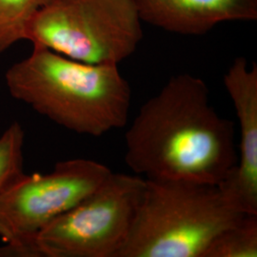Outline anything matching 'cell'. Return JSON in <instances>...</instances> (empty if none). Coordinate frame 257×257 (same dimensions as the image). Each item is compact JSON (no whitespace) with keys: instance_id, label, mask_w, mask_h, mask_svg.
I'll return each instance as SVG.
<instances>
[{"instance_id":"6da1fadb","label":"cell","mask_w":257,"mask_h":257,"mask_svg":"<svg viewBox=\"0 0 257 257\" xmlns=\"http://www.w3.org/2000/svg\"><path fill=\"white\" fill-rule=\"evenodd\" d=\"M125 161L149 180L218 186L237 163L233 122L212 107L202 78L172 76L128 128Z\"/></svg>"},{"instance_id":"7a4b0ae2","label":"cell","mask_w":257,"mask_h":257,"mask_svg":"<svg viewBox=\"0 0 257 257\" xmlns=\"http://www.w3.org/2000/svg\"><path fill=\"white\" fill-rule=\"evenodd\" d=\"M5 82L15 99L79 135L98 138L128 122L132 90L118 65L88 64L34 45Z\"/></svg>"},{"instance_id":"3957f363","label":"cell","mask_w":257,"mask_h":257,"mask_svg":"<svg viewBox=\"0 0 257 257\" xmlns=\"http://www.w3.org/2000/svg\"><path fill=\"white\" fill-rule=\"evenodd\" d=\"M244 215L216 185L146 179L117 257H203L214 238Z\"/></svg>"},{"instance_id":"277c9868","label":"cell","mask_w":257,"mask_h":257,"mask_svg":"<svg viewBox=\"0 0 257 257\" xmlns=\"http://www.w3.org/2000/svg\"><path fill=\"white\" fill-rule=\"evenodd\" d=\"M133 0H55L31 19L26 40L88 64H119L143 37Z\"/></svg>"},{"instance_id":"5b68a950","label":"cell","mask_w":257,"mask_h":257,"mask_svg":"<svg viewBox=\"0 0 257 257\" xmlns=\"http://www.w3.org/2000/svg\"><path fill=\"white\" fill-rule=\"evenodd\" d=\"M111 171L89 159L59 161L45 175H24L0 196V257H40L38 233L92 193Z\"/></svg>"},{"instance_id":"8992f818","label":"cell","mask_w":257,"mask_h":257,"mask_svg":"<svg viewBox=\"0 0 257 257\" xmlns=\"http://www.w3.org/2000/svg\"><path fill=\"white\" fill-rule=\"evenodd\" d=\"M146 187L139 175L113 174L37 236L40 257H117Z\"/></svg>"},{"instance_id":"52a82bcc","label":"cell","mask_w":257,"mask_h":257,"mask_svg":"<svg viewBox=\"0 0 257 257\" xmlns=\"http://www.w3.org/2000/svg\"><path fill=\"white\" fill-rule=\"evenodd\" d=\"M240 127L235 168L218 185L226 200L245 214H257V66L237 57L223 78Z\"/></svg>"},{"instance_id":"ba28073f","label":"cell","mask_w":257,"mask_h":257,"mask_svg":"<svg viewBox=\"0 0 257 257\" xmlns=\"http://www.w3.org/2000/svg\"><path fill=\"white\" fill-rule=\"evenodd\" d=\"M142 21L167 32L201 36L226 21H253L257 0H133Z\"/></svg>"},{"instance_id":"9c48e42d","label":"cell","mask_w":257,"mask_h":257,"mask_svg":"<svg viewBox=\"0 0 257 257\" xmlns=\"http://www.w3.org/2000/svg\"><path fill=\"white\" fill-rule=\"evenodd\" d=\"M257 214H245L219 233L203 257H256Z\"/></svg>"},{"instance_id":"30bf717a","label":"cell","mask_w":257,"mask_h":257,"mask_svg":"<svg viewBox=\"0 0 257 257\" xmlns=\"http://www.w3.org/2000/svg\"><path fill=\"white\" fill-rule=\"evenodd\" d=\"M55 0H0V54L26 40L27 28L37 12Z\"/></svg>"},{"instance_id":"8fae6325","label":"cell","mask_w":257,"mask_h":257,"mask_svg":"<svg viewBox=\"0 0 257 257\" xmlns=\"http://www.w3.org/2000/svg\"><path fill=\"white\" fill-rule=\"evenodd\" d=\"M25 132L14 122L0 136V196L24 175Z\"/></svg>"}]
</instances>
